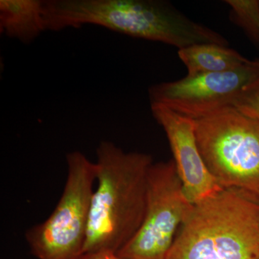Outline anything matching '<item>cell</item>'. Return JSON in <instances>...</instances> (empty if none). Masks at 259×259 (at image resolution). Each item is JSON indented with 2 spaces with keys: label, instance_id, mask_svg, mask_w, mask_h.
Instances as JSON below:
<instances>
[{
  "label": "cell",
  "instance_id": "5bb4252c",
  "mask_svg": "<svg viewBox=\"0 0 259 259\" xmlns=\"http://www.w3.org/2000/svg\"><path fill=\"white\" fill-rule=\"evenodd\" d=\"M257 259H259V257H258V258H257Z\"/></svg>",
  "mask_w": 259,
  "mask_h": 259
},
{
  "label": "cell",
  "instance_id": "9a60e30c",
  "mask_svg": "<svg viewBox=\"0 0 259 259\" xmlns=\"http://www.w3.org/2000/svg\"><path fill=\"white\" fill-rule=\"evenodd\" d=\"M259 121V120H258Z\"/></svg>",
  "mask_w": 259,
  "mask_h": 259
},
{
  "label": "cell",
  "instance_id": "3957f363",
  "mask_svg": "<svg viewBox=\"0 0 259 259\" xmlns=\"http://www.w3.org/2000/svg\"><path fill=\"white\" fill-rule=\"evenodd\" d=\"M193 121L199 151L219 185L259 197V121L234 106Z\"/></svg>",
  "mask_w": 259,
  "mask_h": 259
},
{
  "label": "cell",
  "instance_id": "4fadbf2b",
  "mask_svg": "<svg viewBox=\"0 0 259 259\" xmlns=\"http://www.w3.org/2000/svg\"><path fill=\"white\" fill-rule=\"evenodd\" d=\"M252 61H253V64H254L255 66H258L259 67V59H255V60Z\"/></svg>",
  "mask_w": 259,
  "mask_h": 259
},
{
  "label": "cell",
  "instance_id": "277c9868",
  "mask_svg": "<svg viewBox=\"0 0 259 259\" xmlns=\"http://www.w3.org/2000/svg\"><path fill=\"white\" fill-rule=\"evenodd\" d=\"M67 178L59 203L47 221L26 232L32 254L38 259H81L96 181V164L83 153L66 155Z\"/></svg>",
  "mask_w": 259,
  "mask_h": 259
},
{
  "label": "cell",
  "instance_id": "5b68a950",
  "mask_svg": "<svg viewBox=\"0 0 259 259\" xmlns=\"http://www.w3.org/2000/svg\"><path fill=\"white\" fill-rule=\"evenodd\" d=\"M193 206L173 160L153 163L148 175L144 221L116 254L126 259H166Z\"/></svg>",
  "mask_w": 259,
  "mask_h": 259
},
{
  "label": "cell",
  "instance_id": "9c48e42d",
  "mask_svg": "<svg viewBox=\"0 0 259 259\" xmlns=\"http://www.w3.org/2000/svg\"><path fill=\"white\" fill-rule=\"evenodd\" d=\"M178 55L190 76L226 72L250 61L233 49L214 44H197L180 49Z\"/></svg>",
  "mask_w": 259,
  "mask_h": 259
},
{
  "label": "cell",
  "instance_id": "7c38bea8",
  "mask_svg": "<svg viewBox=\"0 0 259 259\" xmlns=\"http://www.w3.org/2000/svg\"><path fill=\"white\" fill-rule=\"evenodd\" d=\"M81 259H126L121 258L112 252H100L93 254L84 255Z\"/></svg>",
  "mask_w": 259,
  "mask_h": 259
},
{
  "label": "cell",
  "instance_id": "8fae6325",
  "mask_svg": "<svg viewBox=\"0 0 259 259\" xmlns=\"http://www.w3.org/2000/svg\"><path fill=\"white\" fill-rule=\"evenodd\" d=\"M233 106L247 117L259 120V82L245 90Z\"/></svg>",
  "mask_w": 259,
  "mask_h": 259
},
{
  "label": "cell",
  "instance_id": "6da1fadb",
  "mask_svg": "<svg viewBox=\"0 0 259 259\" xmlns=\"http://www.w3.org/2000/svg\"><path fill=\"white\" fill-rule=\"evenodd\" d=\"M94 191L83 255L117 253L136 234L146 210L151 155L125 152L108 141L97 148Z\"/></svg>",
  "mask_w": 259,
  "mask_h": 259
},
{
  "label": "cell",
  "instance_id": "ba28073f",
  "mask_svg": "<svg viewBox=\"0 0 259 259\" xmlns=\"http://www.w3.org/2000/svg\"><path fill=\"white\" fill-rule=\"evenodd\" d=\"M44 0H0V32L24 44L45 31Z\"/></svg>",
  "mask_w": 259,
  "mask_h": 259
},
{
  "label": "cell",
  "instance_id": "8992f818",
  "mask_svg": "<svg viewBox=\"0 0 259 259\" xmlns=\"http://www.w3.org/2000/svg\"><path fill=\"white\" fill-rule=\"evenodd\" d=\"M259 82V67L248 64L221 73L187 75L182 79L153 85L151 104H160L180 115L197 120L233 106L242 94Z\"/></svg>",
  "mask_w": 259,
  "mask_h": 259
},
{
  "label": "cell",
  "instance_id": "30bf717a",
  "mask_svg": "<svg viewBox=\"0 0 259 259\" xmlns=\"http://www.w3.org/2000/svg\"><path fill=\"white\" fill-rule=\"evenodd\" d=\"M230 19L259 48V0H226Z\"/></svg>",
  "mask_w": 259,
  "mask_h": 259
},
{
  "label": "cell",
  "instance_id": "7a4b0ae2",
  "mask_svg": "<svg viewBox=\"0 0 259 259\" xmlns=\"http://www.w3.org/2000/svg\"><path fill=\"white\" fill-rule=\"evenodd\" d=\"M258 257L259 197L224 188L194 204L166 259Z\"/></svg>",
  "mask_w": 259,
  "mask_h": 259
},
{
  "label": "cell",
  "instance_id": "52a82bcc",
  "mask_svg": "<svg viewBox=\"0 0 259 259\" xmlns=\"http://www.w3.org/2000/svg\"><path fill=\"white\" fill-rule=\"evenodd\" d=\"M153 117L166 134L177 173L187 199L197 204L221 192L199 151L194 121L160 105L151 104Z\"/></svg>",
  "mask_w": 259,
  "mask_h": 259
}]
</instances>
